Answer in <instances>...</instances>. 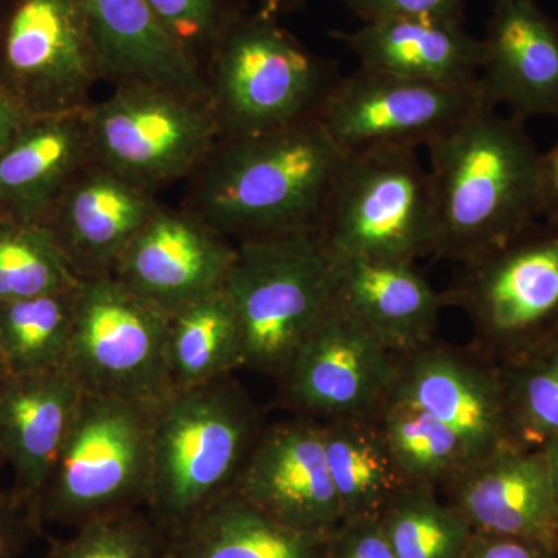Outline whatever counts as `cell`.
I'll return each instance as SVG.
<instances>
[{"mask_svg": "<svg viewBox=\"0 0 558 558\" xmlns=\"http://www.w3.org/2000/svg\"><path fill=\"white\" fill-rule=\"evenodd\" d=\"M341 161L317 117L220 137L194 172L185 209L238 242L318 229Z\"/></svg>", "mask_w": 558, "mask_h": 558, "instance_id": "1", "label": "cell"}, {"mask_svg": "<svg viewBox=\"0 0 558 558\" xmlns=\"http://www.w3.org/2000/svg\"><path fill=\"white\" fill-rule=\"evenodd\" d=\"M436 258L468 264L534 226L539 157L523 121L484 106L427 146Z\"/></svg>", "mask_w": 558, "mask_h": 558, "instance_id": "2", "label": "cell"}, {"mask_svg": "<svg viewBox=\"0 0 558 558\" xmlns=\"http://www.w3.org/2000/svg\"><path fill=\"white\" fill-rule=\"evenodd\" d=\"M264 428L259 407L233 376L174 389L156 403L146 510L168 537L233 490Z\"/></svg>", "mask_w": 558, "mask_h": 558, "instance_id": "3", "label": "cell"}, {"mask_svg": "<svg viewBox=\"0 0 558 558\" xmlns=\"http://www.w3.org/2000/svg\"><path fill=\"white\" fill-rule=\"evenodd\" d=\"M156 403L83 391L36 501L40 524L76 529L148 508Z\"/></svg>", "mask_w": 558, "mask_h": 558, "instance_id": "4", "label": "cell"}, {"mask_svg": "<svg viewBox=\"0 0 558 558\" xmlns=\"http://www.w3.org/2000/svg\"><path fill=\"white\" fill-rule=\"evenodd\" d=\"M336 263L318 229L238 242L226 290L245 368L277 379L333 304Z\"/></svg>", "mask_w": 558, "mask_h": 558, "instance_id": "5", "label": "cell"}, {"mask_svg": "<svg viewBox=\"0 0 558 558\" xmlns=\"http://www.w3.org/2000/svg\"><path fill=\"white\" fill-rule=\"evenodd\" d=\"M341 73L277 17L244 11L205 68L222 137L263 134L317 117Z\"/></svg>", "mask_w": 558, "mask_h": 558, "instance_id": "6", "label": "cell"}, {"mask_svg": "<svg viewBox=\"0 0 558 558\" xmlns=\"http://www.w3.org/2000/svg\"><path fill=\"white\" fill-rule=\"evenodd\" d=\"M318 233L333 263L435 256V194L416 150L343 154Z\"/></svg>", "mask_w": 558, "mask_h": 558, "instance_id": "7", "label": "cell"}, {"mask_svg": "<svg viewBox=\"0 0 558 558\" xmlns=\"http://www.w3.org/2000/svg\"><path fill=\"white\" fill-rule=\"evenodd\" d=\"M468 315L476 351L505 363L558 336V222H535L495 252L462 264L442 292Z\"/></svg>", "mask_w": 558, "mask_h": 558, "instance_id": "8", "label": "cell"}, {"mask_svg": "<svg viewBox=\"0 0 558 558\" xmlns=\"http://www.w3.org/2000/svg\"><path fill=\"white\" fill-rule=\"evenodd\" d=\"M84 119L92 159L156 194L194 174L222 137L209 97L154 84H119Z\"/></svg>", "mask_w": 558, "mask_h": 558, "instance_id": "9", "label": "cell"}, {"mask_svg": "<svg viewBox=\"0 0 558 558\" xmlns=\"http://www.w3.org/2000/svg\"><path fill=\"white\" fill-rule=\"evenodd\" d=\"M168 322L112 275L80 279L65 369L83 391L159 402L171 391Z\"/></svg>", "mask_w": 558, "mask_h": 558, "instance_id": "10", "label": "cell"}, {"mask_svg": "<svg viewBox=\"0 0 558 558\" xmlns=\"http://www.w3.org/2000/svg\"><path fill=\"white\" fill-rule=\"evenodd\" d=\"M101 80L80 0H3L0 86L32 119L81 112Z\"/></svg>", "mask_w": 558, "mask_h": 558, "instance_id": "11", "label": "cell"}, {"mask_svg": "<svg viewBox=\"0 0 558 558\" xmlns=\"http://www.w3.org/2000/svg\"><path fill=\"white\" fill-rule=\"evenodd\" d=\"M484 106L492 105L480 81L450 86L359 65L337 80L317 119L343 154L416 150L427 148Z\"/></svg>", "mask_w": 558, "mask_h": 558, "instance_id": "12", "label": "cell"}, {"mask_svg": "<svg viewBox=\"0 0 558 558\" xmlns=\"http://www.w3.org/2000/svg\"><path fill=\"white\" fill-rule=\"evenodd\" d=\"M398 355L332 304L277 377L278 400L317 422L379 418L395 388Z\"/></svg>", "mask_w": 558, "mask_h": 558, "instance_id": "13", "label": "cell"}, {"mask_svg": "<svg viewBox=\"0 0 558 558\" xmlns=\"http://www.w3.org/2000/svg\"><path fill=\"white\" fill-rule=\"evenodd\" d=\"M427 411L457 433L473 461L513 446L498 363L475 348L435 340L398 355L391 399Z\"/></svg>", "mask_w": 558, "mask_h": 558, "instance_id": "14", "label": "cell"}, {"mask_svg": "<svg viewBox=\"0 0 558 558\" xmlns=\"http://www.w3.org/2000/svg\"><path fill=\"white\" fill-rule=\"evenodd\" d=\"M234 255L236 245L189 209L159 205L110 275L150 306L172 315L223 289Z\"/></svg>", "mask_w": 558, "mask_h": 558, "instance_id": "15", "label": "cell"}, {"mask_svg": "<svg viewBox=\"0 0 558 558\" xmlns=\"http://www.w3.org/2000/svg\"><path fill=\"white\" fill-rule=\"evenodd\" d=\"M233 492L295 531L329 537L343 521L322 425L293 416L266 425Z\"/></svg>", "mask_w": 558, "mask_h": 558, "instance_id": "16", "label": "cell"}, {"mask_svg": "<svg viewBox=\"0 0 558 558\" xmlns=\"http://www.w3.org/2000/svg\"><path fill=\"white\" fill-rule=\"evenodd\" d=\"M156 196L90 159L70 180L43 226L76 277H109L132 238L159 207Z\"/></svg>", "mask_w": 558, "mask_h": 558, "instance_id": "17", "label": "cell"}, {"mask_svg": "<svg viewBox=\"0 0 558 558\" xmlns=\"http://www.w3.org/2000/svg\"><path fill=\"white\" fill-rule=\"evenodd\" d=\"M440 490L472 531L542 539L558 548L556 499L543 450L505 447L470 462Z\"/></svg>", "mask_w": 558, "mask_h": 558, "instance_id": "18", "label": "cell"}, {"mask_svg": "<svg viewBox=\"0 0 558 558\" xmlns=\"http://www.w3.org/2000/svg\"><path fill=\"white\" fill-rule=\"evenodd\" d=\"M480 83L492 106L520 121L558 120V22L537 0H494Z\"/></svg>", "mask_w": 558, "mask_h": 558, "instance_id": "19", "label": "cell"}, {"mask_svg": "<svg viewBox=\"0 0 558 558\" xmlns=\"http://www.w3.org/2000/svg\"><path fill=\"white\" fill-rule=\"evenodd\" d=\"M333 304L395 355L435 341L446 307L413 263L373 259L336 263Z\"/></svg>", "mask_w": 558, "mask_h": 558, "instance_id": "20", "label": "cell"}, {"mask_svg": "<svg viewBox=\"0 0 558 558\" xmlns=\"http://www.w3.org/2000/svg\"><path fill=\"white\" fill-rule=\"evenodd\" d=\"M81 396L68 369L10 376L0 385V451L13 470V490L35 512Z\"/></svg>", "mask_w": 558, "mask_h": 558, "instance_id": "21", "label": "cell"}, {"mask_svg": "<svg viewBox=\"0 0 558 558\" xmlns=\"http://www.w3.org/2000/svg\"><path fill=\"white\" fill-rule=\"evenodd\" d=\"M354 53L360 65L402 78L470 86L480 81L483 39L470 35L462 22L380 20L363 22L354 32H332Z\"/></svg>", "mask_w": 558, "mask_h": 558, "instance_id": "22", "label": "cell"}, {"mask_svg": "<svg viewBox=\"0 0 558 558\" xmlns=\"http://www.w3.org/2000/svg\"><path fill=\"white\" fill-rule=\"evenodd\" d=\"M102 78L209 97L205 72L161 27L146 0H80Z\"/></svg>", "mask_w": 558, "mask_h": 558, "instance_id": "23", "label": "cell"}, {"mask_svg": "<svg viewBox=\"0 0 558 558\" xmlns=\"http://www.w3.org/2000/svg\"><path fill=\"white\" fill-rule=\"evenodd\" d=\"M84 110L33 117L0 153V219L44 223L92 159Z\"/></svg>", "mask_w": 558, "mask_h": 558, "instance_id": "24", "label": "cell"}, {"mask_svg": "<svg viewBox=\"0 0 558 558\" xmlns=\"http://www.w3.org/2000/svg\"><path fill=\"white\" fill-rule=\"evenodd\" d=\"M326 539L278 523L231 490L172 539V558H322Z\"/></svg>", "mask_w": 558, "mask_h": 558, "instance_id": "25", "label": "cell"}, {"mask_svg": "<svg viewBox=\"0 0 558 558\" xmlns=\"http://www.w3.org/2000/svg\"><path fill=\"white\" fill-rule=\"evenodd\" d=\"M326 461L344 520L379 519L407 487L379 418L319 422Z\"/></svg>", "mask_w": 558, "mask_h": 558, "instance_id": "26", "label": "cell"}, {"mask_svg": "<svg viewBox=\"0 0 558 558\" xmlns=\"http://www.w3.org/2000/svg\"><path fill=\"white\" fill-rule=\"evenodd\" d=\"M167 366L171 391L201 387L245 368L242 330L226 290L170 315Z\"/></svg>", "mask_w": 558, "mask_h": 558, "instance_id": "27", "label": "cell"}, {"mask_svg": "<svg viewBox=\"0 0 558 558\" xmlns=\"http://www.w3.org/2000/svg\"><path fill=\"white\" fill-rule=\"evenodd\" d=\"M78 284L35 299L0 303V341L11 376L65 369Z\"/></svg>", "mask_w": 558, "mask_h": 558, "instance_id": "28", "label": "cell"}, {"mask_svg": "<svg viewBox=\"0 0 558 558\" xmlns=\"http://www.w3.org/2000/svg\"><path fill=\"white\" fill-rule=\"evenodd\" d=\"M379 424L407 486L439 490L473 462L457 433L417 407L389 400Z\"/></svg>", "mask_w": 558, "mask_h": 558, "instance_id": "29", "label": "cell"}, {"mask_svg": "<svg viewBox=\"0 0 558 558\" xmlns=\"http://www.w3.org/2000/svg\"><path fill=\"white\" fill-rule=\"evenodd\" d=\"M498 368L513 446L545 449L558 438V336Z\"/></svg>", "mask_w": 558, "mask_h": 558, "instance_id": "30", "label": "cell"}, {"mask_svg": "<svg viewBox=\"0 0 558 558\" xmlns=\"http://www.w3.org/2000/svg\"><path fill=\"white\" fill-rule=\"evenodd\" d=\"M435 488L407 486L379 523L396 558H462L472 537L468 521L440 501Z\"/></svg>", "mask_w": 558, "mask_h": 558, "instance_id": "31", "label": "cell"}, {"mask_svg": "<svg viewBox=\"0 0 558 558\" xmlns=\"http://www.w3.org/2000/svg\"><path fill=\"white\" fill-rule=\"evenodd\" d=\"M78 282L46 226L0 219V303L60 292Z\"/></svg>", "mask_w": 558, "mask_h": 558, "instance_id": "32", "label": "cell"}, {"mask_svg": "<svg viewBox=\"0 0 558 558\" xmlns=\"http://www.w3.org/2000/svg\"><path fill=\"white\" fill-rule=\"evenodd\" d=\"M44 558H172V539L148 512L131 510L76 527Z\"/></svg>", "mask_w": 558, "mask_h": 558, "instance_id": "33", "label": "cell"}, {"mask_svg": "<svg viewBox=\"0 0 558 558\" xmlns=\"http://www.w3.org/2000/svg\"><path fill=\"white\" fill-rule=\"evenodd\" d=\"M161 27L205 72L220 40L244 11V0H146Z\"/></svg>", "mask_w": 558, "mask_h": 558, "instance_id": "34", "label": "cell"}, {"mask_svg": "<svg viewBox=\"0 0 558 558\" xmlns=\"http://www.w3.org/2000/svg\"><path fill=\"white\" fill-rule=\"evenodd\" d=\"M352 16L362 22L380 20H464L468 0H340Z\"/></svg>", "mask_w": 558, "mask_h": 558, "instance_id": "35", "label": "cell"}, {"mask_svg": "<svg viewBox=\"0 0 558 558\" xmlns=\"http://www.w3.org/2000/svg\"><path fill=\"white\" fill-rule=\"evenodd\" d=\"M322 558H396L379 519L341 521L326 539Z\"/></svg>", "mask_w": 558, "mask_h": 558, "instance_id": "36", "label": "cell"}, {"mask_svg": "<svg viewBox=\"0 0 558 558\" xmlns=\"http://www.w3.org/2000/svg\"><path fill=\"white\" fill-rule=\"evenodd\" d=\"M43 524L35 510L11 488L0 490V558H20Z\"/></svg>", "mask_w": 558, "mask_h": 558, "instance_id": "37", "label": "cell"}, {"mask_svg": "<svg viewBox=\"0 0 558 558\" xmlns=\"http://www.w3.org/2000/svg\"><path fill=\"white\" fill-rule=\"evenodd\" d=\"M462 558H558V548L542 539L473 531Z\"/></svg>", "mask_w": 558, "mask_h": 558, "instance_id": "38", "label": "cell"}, {"mask_svg": "<svg viewBox=\"0 0 558 558\" xmlns=\"http://www.w3.org/2000/svg\"><path fill=\"white\" fill-rule=\"evenodd\" d=\"M539 215L558 222V142L539 157Z\"/></svg>", "mask_w": 558, "mask_h": 558, "instance_id": "39", "label": "cell"}, {"mask_svg": "<svg viewBox=\"0 0 558 558\" xmlns=\"http://www.w3.org/2000/svg\"><path fill=\"white\" fill-rule=\"evenodd\" d=\"M32 117L0 86V153L20 135Z\"/></svg>", "mask_w": 558, "mask_h": 558, "instance_id": "40", "label": "cell"}, {"mask_svg": "<svg viewBox=\"0 0 558 558\" xmlns=\"http://www.w3.org/2000/svg\"><path fill=\"white\" fill-rule=\"evenodd\" d=\"M258 11L267 16L281 20L286 14L295 13L306 5L307 0H256Z\"/></svg>", "mask_w": 558, "mask_h": 558, "instance_id": "41", "label": "cell"}, {"mask_svg": "<svg viewBox=\"0 0 558 558\" xmlns=\"http://www.w3.org/2000/svg\"><path fill=\"white\" fill-rule=\"evenodd\" d=\"M546 459H548L550 480H553L554 499H556V512L558 523V438L550 440L548 446L543 449Z\"/></svg>", "mask_w": 558, "mask_h": 558, "instance_id": "42", "label": "cell"}, {"mask_svg": "<svg viewBox=\"0 0 558 558\" xmlns=\"http://www.w3.org/2000/svg\"><path fill=\"white\" fill-rule=\"evenodd\" d=\"M11 376L9 365H7L5 354H3L2 341H0V385Z\"/></svg>", "mask_w": 558, "mask_h": 558, "instance_id": "43", "label": "cell"}, {"mask_svg": "<svg viewBox=\"0 0 558 558\" xmlns=\"http://www.w3.org/2000/svg\"><path fill=\"white\" fill-rule=\"evenodd\" d=\"M5 465V459H3L2 451H0V468H3Z\"/></svg>", "mask_w": 558, "mask_h": 558, "instance_id": "44", "label": "cell"}, {"mask_svg": "<svg viewBox=\"0 0 558 558\" xmlns=\"http://www.w3.org/2000/svg\"><path fill=\"white\" fill-rule=\"evenodd\" d=\"M3 0H0V7H2Z\"/></svg>", "mask_w": 558, "mask_h": 558, "instance_id": "45", "label": "cell"}]
</instances>
